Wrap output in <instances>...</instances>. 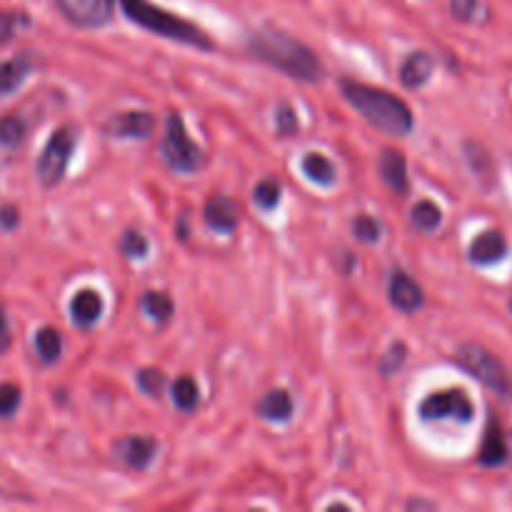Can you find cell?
Instances as JSON below:
<instances>
[{"mask_svg": "<svg viewBox=\"0 0 512 512\" xmlns=\"http://www.w3.org/2000/svg\"><path fill=\"white\" fill-rule=\"evenodd\" d=\"M250 53L265 60L273 68L303 83H315L323 75V65L315 58L313 50L300 40L290 38L283 30H258L250 38Z\"/></svg>", "mask_w": 512, "mask_h": 512, "instance_id": "cell-1", "label": "cell"}, {"mask_svg": "<svg viewBox=\"0 0 512 512\" xmlns=\"http://www.w3.org/2000/svg\"><path fill=\"white\" fill-rule=\"evenodd\" d=\"M345 100L368 120L378 130L390 135H405L413 130V113H410L408 103L398 95L388 93V90L370 88L365 83H355V80H343L340 83Z\"/></svg>", "mask_w": 512, "mask_h": 512, "instance_id": "cell-2", "label": "cell"}, {"mask_svg": "<svg viewBox=\"0 0 512 512\" xmlns=\"http://www.w3.org/2000/svg\"><path fill=\"white\" fill-rule=\"evenodd\" d=\"M120 5H123L125 15H128L133 23L150 30V33L178 40V43L185 45H195V48L213 50V40H210L198 25L178 18V15L168 13V10L158 8V5H153L150 0H120Z\"/></svg>", "mask_w": 512, "mask_h": 512, "instance_id": "cell-3", "label": "cell"}, {"mask_svg": "<svg viewBox=\"0 0 512 512\" xmlns=\"http://www.w3.org/2000/svg\"><path fill=\"white\" fill-rule=\"evenodd\" d=\"M458 363L473 375L475 380L485 385V388L493 390L495 395H503V398H512V378L500 358H495L490 350H485L483 345L468 343L458 350Z\"/></svg>", "mask_w": 512, "mask_h": 512, "instance_id": "cell-4", "label": "cell"}, {"mask_svg": "<svg viewBox=\"0 0 512 512\" xmlns=\"http://www.w3.org/2000/svg\"><path fill=\"white\" fill-rule=\"evenodd\" d=\"M160 150H163L165 163L178 173H195L205 163L203 150L198 143H193L178 113H170L168 123H165V138Z\"/></svg>", "mask_w": 512, "mask_h": 512, "instance_id": "cell-5", "label": "cell"}, {"mask_svg": "<svg viewBox=\"0 0 512 512\" xmlns=\"http://www.w3.org/2000/svg\"><path fill=\"white\" fill-rule=\"evenodd\" d=\"M73 148H75V130L70 128V125H63V128L55 130L53 138H50L48 145L43 148V155H40L38 160V168H35L40 185L53 188V185H58L60 180H63L65 170H68V163H70V155H73Z\"/></svg>", "mask_w": 512, "mask_h": 512, "instance_id": "cell-6", "label": "cell"}, {"mask_svg": "<svg viewBox=\"0 0 512 512\" xmlns=\"http://www.w3.org/2000/svg\"><path fill=\"white\" fill-rule=\"evenodd\" d=\"M420 415L425 420H473V403L463 390H443L433 393L420 403Z\"/></svg>", "mask_w": 512, "mask_h": 512, "instance_id": "cell-7", "label": "cell"}, {"mask_svg": "<svg viewBox=\"0 0 512 512\" xmlns=\"http://www.w3.org/2000/svg\"><path fill=\"white\" fill-rule=\"evenodd\" d=\"M60 13L80 28H100L113 18L115 0H55Z\"/></svg>", "mask_w": 512, "mask_h": 512, "instance_id": "cell-8", "label": "cell"}, {"mask_svg": "<svg viewBox=\"0 0 512 512\" xmlns=\"http://www.w3.org/2000/svg\"><path fill=\"white\" fill-rule=\"evenodd\" d=\"M105 128H108V135H115V138H148L155 130V118L143 110H128L110 118Z\"/></svg>", "mask_w": 512, "mask_h": 512, "instance_id": "cell-9", "label": "cell"}, {"mask_svg": "<svg viewBox=\"0 0 512 512\" xmlns=\"http://www.w3.org/2000/svg\"><path fill=\"white\" fill-rule=\"evenodd\" d=\"M505 253H508V240L500 230H488L470 245V260L478 265L498 263V260L505 258Z\"/></svg>", "mask_w": 512, "mask_h": 512, "instance_id": "cell-10", "label": "cell"}, {"mask_svg": "<svg viewBox=\"0 0 512 512\" xmlns=\"http://www.w3.org/2000/svg\"><path fill=\"white\" fill-rule=\"evenodd\" d=\"M390 303L403 313H415L423 305V290L410 275L395 273L390 280Z\"/></svg>", "mask_w": 512, "mask_h": 512, "instance_id": "cell-11", "label": "cell"}, {"mask_svg": "<svg viewBox=\"0 0 512 512\" xmlns=\"http://www.w3.org/2000/svg\"><path fill=\"white\" fill-rule=\"evenodd\" d=\"M155 455V440L153 438H125L115 445V458L123 460L128 468L143 470Z\"/></svg>", "mask_w": 512, "mask_h": 512, "instance_id": "cell-12", "label": "cell"}, {"mask_svg": "<svg viewBox=\"0 0 512 512\" xmlns=\"http://www.w3.org/2000/svg\"><path fill=\"white\" fill-rule=\"evenodd\" d=\"M203 215L205 223L213 230H218V233H230V230L238 228V205H235V200L225 198V195H218V198L210 200V203L205 205Z\"/></svg>", "mask_w": 512, "mask_h": 512, "instance_id": "cell-13", "label": "cell"}, {"mask_svg": "<svg viewBox=\"0 0 512 512\" xmlns=\"http://www.w3.org/2000/svg\"><path fill=\"white\" fill-rule=\"evenodd\" d=\"M380 175L393 193H408V165H405V155L400 150H385L380 155Z\"/></svg>", "mask_w": 512, "mask_h": 512, "instance_id": "cell-14", "label": "cell"}, {"mask_svg": "<svg viewBox=\"0 0 512 512\" xmlns=\"http://www.w3.org/2000/svg\"><path fill=\"white\" fill-rule=\"evenodd\" d=\"M510 448H508V440H505L503 430H500L498 423H490L488 430H485V438H483V448H480V463L485 468H498L508 460Z\"/></svg>", "mask_w": 512, "mask_h": 512, "instance_id": "cell-15", "label": "cell"}, {"mask_svg": "<svg viewBox=\"0 0 512 512\" xmlns=\"http://www.w3.org/2000/svg\"><path fill=\"white\" fill-rule=\"evenodd\" d=\"M100 313H103V300L93 290H80L70 303V315L80 328H90L93 323H98Z\"/></svg>", "mask_w": 512, "mask_h": 512, "instance_id": "cell-16", "label": "cell"}, {"mask_svg": "<svg viewBox=\"0 0 512 512\" xmlns=\"http://www.w3.org/2000/svg\"><path fill=\"white\" fill-rule=\"evenodd\" d=\"M433 75V58L428 53H413L400 68V80L405 88H420Z\"/></svg>", "mask_w": 512, "mask_h": 512, "instance_id": "cell-17", "label": "cell"}, {"mask_svg": "<svg viewBox=\"0 0 512 512\" xmlns=\"http://www.w3.org/2000/svg\"><path fill=\"white\" fill-rule=\"evenodd\" d=\"M258 415L273 423H285L293 415V398L285 390H273L258 403Z\"/></svg>", "mask_w": 512, "mask_h": 512, "instance_id": "cell-18", "label": "cell"}, {"mask_svg": "<svg viewBox=\"0 0 512 512\" xmlns=\"http://www.w3.org/2000/svg\"><path fill=\"white\" fill-rule=\"evenodd\" d=\"M28 73H30V60L23 58V55L0 65V95L18 88V85L28 78Z\"/></svg>", "mask_w": 512, "mask_h": 512, "instance_id": "cell-19", "label": "cell"}, {"mask_svg": "<svg viewBox=\"0 0 512 512\" xmlns=\"http://www.w3.org/2000/svg\"><path fill=\"white\" fill-rule=\"evenodd\" d=\"M140 308L148 318H153L155 323H165L173 315V300L165 293H155V290H148V293L140 298Z\"/></svg>", "mask_w": 512, "mask_h": 512, "instance_id": "cell-20", "label": "cell"}, {"mask_svg": "<svg viewBox=\"0 0 512 512\" xmlns=\"http://www.w3.org/2000/svg\"><path fill=\"white\" fill-rule=\"evenodd\" d=\"M303 170H305V175H308V178L318 185H330L335 180V168H333V163L325 158V155H318V153L305 155Z\"/></svg>", "mask_w": 512, "mask_h": 512, "instance_id": "cell-21", "label": "cell"}, {"mask_svg": "<svg viewBox=\"0 0 512 512\" xmlns=\"http://www.w3.org/2000/svg\"><path fill=\"white\" fill-rule=\"evenodd\" d=\"M35 350H38V358L43 363H55L60 358V350H63V338H60L58 330L43 328L35 338Z\"/></svg>", "mask_w": 512, "mask_h": 512, "instance_id": "cell-22", "label": "cell"}, {"mask_svg": "<svg viewBox=\"0 0 512 512\" xmlns=\"http://www.w3.org/2000/svg\"><path fill=\"white\" fill-rule=\"evenodd\" d=\"M173 400L180 410L190 413V410H195V405H198L200 400L198 385H195L190 378H178L173 385Z\"/></svg>", "mask_w": 512, "mask_h": 512, "instance_id": "cell-23", "label": "cell"}, {"mask_svg": "<svg viewBox=\"0 0 512 512\" xmlns=\"http://www.w3.org/2000/svg\"><path fill=\"white\" fill-rule=\"evenodd\" d=\"M440 220H443V213H440L438 205L430 203V200H420V203L413 208L415 228L435 230L440 225Z\"/></svg>", "mask_w": 512, "mask_h": 512, "instance_id": "cell-24", "label": "cell"}, {"mask_svg": "<svg viewBox=\"0 0 512 512\" xmlns=\"http://www.w3.org/2000/svg\"><path fill=\"white\" fill-rule=\"evenodd\" d=\"M25 135V123L18 115H8L0 120V143L3 145H18Z\"/></svg>", "mask_w": 512, "mask_h": 512, "instance_id": "cell-25", "label": "cell"}, {"mask_svg": "<svg viewBox=\"0 0 512 512\" xmlns=\"http://www.w3.org/2000/svg\"><path fill=\"white\" fill-rule=\"evenodd\" d=\"M253 198L263 210H273L275 205L280 203V183H275V180H263V183L255 188Z\"/></svg>", "mask_w": 512, "mask_h": 512, "instance_id": "cell-26", "label": "cell"}, {"mask_svg": "<svg viewBox=\"0 0 512 512\" xmlns=\"http://www.w3.org/2000/svg\"><path fill=\"white\" fill-rule=\"evenodd\" d=\"M138 385L145 395H150V398H158L165 388V375L155 368H145V370H140Z\"/></svg>", "mask_w": 512, "mask_h": 512, "instance_id": "cell-27", "label": "cell"}, {"mask_svg": "<svg viewBox=\"0 0 512 512\" xmlns=\"http://www.w3.org/2000/svg\"><path fill=\"white\" fill-rule=\"evenodd\" d=\"M353 235L360 243H375L380 238V223L370 215H358L353 223Z\"/></svg>", "mask_w": 512, "mask_h": 512, "instance_id": "cell-28", "label": "cell"}, {"mask_svg": "<svg viewBox=\"0 0 512 512\" xmlns=\"http://www.w3.org/2000/svg\"><path fill=\"white\" fill-rule=\"evenodd\" d=\"M120 250H123L125 258H143L148 253V240L138 233V230H128L120 240Z\"/></svg>", "mask_w": 512, "mask_h": 512, "instance_id": "cell-29", "label": "cell"}, {"mask_svg": "<svg viewBox=\"0 0 512 512\" xmlns=\"http://www.w3.org/2000/svg\"><path fill=\"white\" fill-rule=\"evenodd\" d=\"M20 388L13 383H0V418H10L20 405Z\"/></svg>", "mask_w": 512, "mask_h": 512, "instance_id": "cell-30", "label": "cell"}, {"mask_svg": "<svg viewBox=\"0 0 512 512\" xmlns=\"http://www.w3.org/2000/svg\"><path fill=\"white\" fill-rule=\"evenodd\" d=\"M405 358H408V348H405L403 343L393 345V348H390L388 353L383 355V360H380V373H383V375L398 373V370L403 368Z\"/></svg>", "mask_w": 512, "mask_h": 512, "instance_id": "cell-31", "label": "cell"}, {"mask_svg": "<svg viewBox=\"0 0 512 512\" xmlns=\"http://www.w3.org/2000/svg\"><path fill=\"white\" fill-rule=\"evenodd\" d=\"M298 130V118H295L293 110L288 105H283L278 113V133L280 135H293Z\"/></svg>", "mask_w": 512, "mask_h": 512, "instance_id": "cell-32", "label": "cell"}, {"mask_svg": "<svg viewBox=\"0 0 512 512\" xmlns=\"http://www.w3.org/2000/svg\"><path fill=\"white\" fill-rule=\"evenodd\" d=\"M478 0H453V15L458 20H475Z\"/></svg>", "mask_w": 512, "mask_h": 512, "instance_id": "cell-33", "label": "cell"}, {"mask_svg": "<svg viewBox=\"0 0 512 512\" xmlns=\"http://www.w3.org/2000/svg\"><path fill=\"white\" fill-rule=\"evenodd\" d=\"M18 20H20L18 15H13V13H0V43L13 35L15 23H18Z\"/></svg>", "mask_w": 512, "mask_h": 512, "instance_id": "cell-34", "label": "cell"}, {"mask_svg": "<svg viewBox=\"0 0 512 512\" xmlns=\"http://www.w3.org/2000/svg\"><path fill=\"white\" fill-rule=\"evenodd\" d=\"M10 323H8V315H5V310L0 308V353H5V350L10 348Z\"/></svg>", "mask_w": 512, "mask_h": 512, "instance_id": "cell-35", "label": "cell"}, {"mask_svg": "<svg viewBox=\"0 0 512 512\" xmlns=\"http://www.w3.org/2000/svg\"><path fill=\"white\" fill-rule=\"evenodd\" d=\"M0 225L3 228H15L18 225V210L15 208H0Z\"/></svg>", "mask_w": 512, "mask_h": 512, "instance_id": "cell-36", "label": "cell"}, {"mask_svg": "<svg viewBox=\"0 0 512 512\" xmlns=\"http://www.w3.org/2000/svg\"><path fill=\"white\" fill-rule=\"evenodd\" d=\"M508 448H510V453H512V435H510V440H508Z\"/></svg>", "mask_w": 512, "mask_h": 512, "instance_id": "cell-37", "label": "cell"}, {"mask_svg": "<svg viewBox=\"0 0 512 512\" xmlns=\"http://www.w3.org/2000/svg\"><path fill=\"white\" fill-rule=\"evenodd\" d=\"M510 310H512V300H510Z\"/></svg>", "mask_w": 512, "mask_h": 512, "instance_id": "cell-38", "label": "cell"}]
</instances>
